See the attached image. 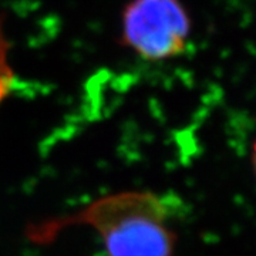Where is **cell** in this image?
Masks as SVG:
<instances>
[{
	"label": "cell",
	"mask_w": 256,
	"mask_h": 256,
	"mask_svg": "<svg viewBox=\"0 0 256 256\" xmlns=\"http://www.w3.org/2000/svg\"><path fill=\"white\" fill-rule=\"evenodd\" d=\"M250 162H252V168H254V172H255L256 176V140L255 142H254V146H252V154H250Z\"/></svg>",
	"instance_id": "277c9868"
},
{
	"label": "cell",
	"mask_w": 256,
	"mask_h": 256,
	"mask_svg": "<svg viewBox=\"0 0 256 256\" xmlns=\"http://www.w3.org/2000/svg\"><path fill=\"white\" fill-rule=\"evenodd\" d=\"M191 36V18L181 0H131L122 12L124 46L148 62L182 54Z\"/></svg>",
	"instance_id": "7a4b0ae2"
},
{
	"label": "cell",
	"mask_w": 256,
	"mask_h": 256,
	"mask_svg": "<svg viewBox=\"0 0 256 256\" xmlns=\"http://www.w3.org/2000/svg\"><path fill=\"white\" fill-rule=\"evenodd\" d=\"M9 42L4 34V24L0 20V104L6 100L13 86V70L8 62Z\"/></svg>",
	"instance_id": "3957f363"
},
{
	"label": "cell",
	"mask_w": 256,
	"mask_h": 256,
	"mask_svg": "<svg viewBox=\"0 0 256 256\" xmlns=\"http://www.w3.org/2000/svg\"><path fill=\"white\" fill-rule=\"evenodd\" d=\"M78 225L97 234L107 256H176L171 210L156 192L107 194L73 214L30 224L24 235L34 245H50L64 229Z\"/></svg>",
	"instance_id": "6da1fadb"
}]
</instances>
